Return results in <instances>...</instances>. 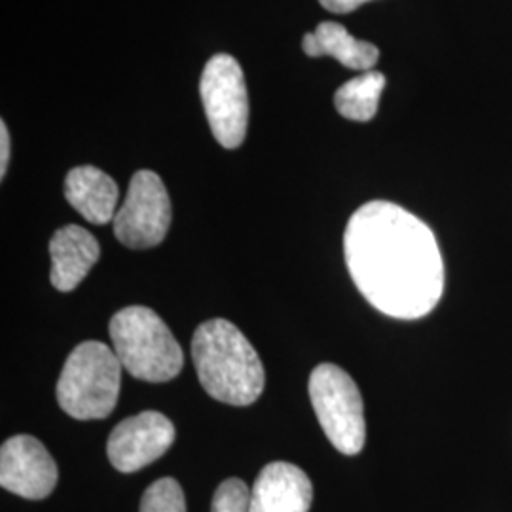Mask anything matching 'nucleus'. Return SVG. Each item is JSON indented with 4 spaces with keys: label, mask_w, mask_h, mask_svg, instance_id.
<instances>
[{
    "label": "nucleus",
    "mask_w": 512,
    "mask_h": 512,
    "mask_svg": "<svg viewBox=\"0 0 512 512\" xmlns=\"http://www.w3.org/2000/svg\"><path fill=\"white\" fill-rule=\"evenodd\" d=\"M349 275L370 306L395 319H420L444 293V262L431 228L391 202L359 207L344 234Z\"/></svg>",
    "instance_id": "nucleus-1"
},
{
    "label": "nucleus",
    "mask_w": 512,
    "mask_h": 512,
    "mask_svg": "<svg viewBox=\"0 0 512 512\" xmlns=\"http://www.w3.org/2000/svg\"><path fill=\"white\" fill-rule=\"evenodd\" d=\"M192 359L200 384L215 401L249 406L264 391L266 374L258 353L226 319H211L196 329Z\"/></svg>",
    "instance_id": "nucleus-2"
},
{
    "label": "nucleus",
    "mask_w": 512,
    "mask_h": 512,
    "mask_svg": "<svg viewBox=\"0 0 512 512\" xmlns=\"http://www.w3.org/2000/svg\"><path fill=\"white\" fill-rule=\"evenodd\" d=\"M109 330L112 349L133 378L165 384L183 370V348L156 311L128 306L114 313Z\"/></svg>",
    "instance_id": "nucleus-3"
},
{
    "label": "nucleus",
    "mask_w": 512,
    "mask_h": 512,
    "mask_svg": "<svg viewBox=\"0 0 512 512\" xmlns=\"http://www.w3.org/2000/svg\"><path fill=\"white\" fill-rule=\"evenodd\" d=\"M122 363L114 349L88 340L74 348L57 382V403L74 420H103L116 408Z\"/></svg>",
    "instance_id": "nucleus-4"
},
{
    "label": "nucleus",
    "mask_w": 512,
    "mask_h": 512,
    "mask_svg": "<svg viewBox=\"0 0 512 512\" xmlns=\"http://www.w3.org/2000/svg\"><path fill=\"white\" fill-rule=\"evenodd\" d=\"M315 416L332 446L344 456H357L366 439L365 406L353 378L340 366L323 363L310 376Z\"/></svg>",
    "instance_id": "nucleus-5"
},
{
    "label": "nucleus",
    "mask_w": 512,
    "mask_h": 512,
    "mask_svg": "<svg viewBox=\"0 0 512 512\" xmlns=\"http://www.w3.org/2000/svg\"><path fill=\"white\" fill-rule=\"evenodd\" d=\"M200 93L209 128L219 145L238 148L249 124V97L238 61L226 54L211 57L203 69Z\"/></svg>",
    "instance_id": "nucleus-6"
},
{
    "label": "nucleus",
    "mask_w": 512,
    "mask_h": 512,
    "mask_svg": "<svg viewBox=\"0 0 512 512\" xmlns=\"http://www.w3.org/2000/svg\"><path fill=\"white\" fill-rule=\"evenodd\" d=\"M169 226L171 202L164 181L154 171H137L114 217V236L129 249H152L164 241Z\"/></svg>",
    "instance_id": "nucleus-7"
},
{
    "label": "nucleus",
    "mask_w": 512,
    "mask_h": 512,
    "mask_svg": "<svg viewBox=\"0 0 512 512\" xmlns=\"http://www.w3.org/2000/svg\"><path fill=\"white\" fill-rule=\"evenodd\" d=\"M175 437V425L160 412L147 410L126 418L110 433V465L120 473H135L162 458L173 446Z\"/></svg>",
    "instance_id": "nucleus-8"
},
{
    "label": "nucleus",
    "mask_w": 512,
    "mask_h": 512,
    "mask_svg": "<svg viewBox=\"0 0 512 512\" xmlns=\"http://www.w3.org/2000/svg\"><path fill=\"white\" fill-rule=\"evenodd\" d=\"M57 465L46 446L29 435L6 440L0 448V486L25 499H44L54 492Z\"/></svg>",
    "instance_id": "nucleus-9"
},
{
    "label": "nucleus",
    "mask_w": 512,
    "mask_h": 512,
    "mask_svg": "<svg viewBox=\"0 0 512 512\" xmlns=\"http://www.w3.org/2000/svg\"><path fill=\"white\" fill-rule=\"evenodd\" d=\"M311 501L310 478L287 461L268 463L251 490V512H310Z\"/></svg>",
    "instance_id": "nucleus-10"
},
{
    "label": "nucleus",
    "mask_w": 512,
    "mask_h": 512,
    "mask_svg": "<svg viewBox=\"0 0 512 512\" xmlns=\"http://www.w3.org/2000/svg\"><path fill=\"white\" fill-rule=\"evenodd\" d=\"M52 274L50 281L59 293H71L90 274L101 256L99 241L82 226L59 228L50 241Z\"/></svg>",
    "instance_id": "nucleus-11"
},
{
    "label": "nucleus",
    "mask_w": 512,
    "mask_h": 512,
    "mask_svg": "<svg viewBox=\"0 0 512 512\" xmlns=\"http://www.w3.org/2000/svg\"><path fill=\"white\" fill-rule=\"evenodd\" d=\"M65 198L84 219L99 226L114 220L118 213V184L93 165H80L69 171Z\"/></svg>",
    "instance_id": "nucleus-12"
},
{
    "label": "nucleus",
    "mask_w": 512,
    "mask_h": 512,
    "mask_svg": "<svg viewBox=\"0 0 512 512\" xmlns=\"http://www.w3.org/2000/svg\"><path fill=\"white\" fill-rule=\"evenodd\" d=\"M302 50L310 57L329 55L344 67L365 73L372 71L380 59V52L374 44L351 37L344 25L334 21L319 23L313 33L304 35Z\"/></svg>",
    "instance_id": "nucleus-13"
},
{
    "label": "nucleus",
    "mask_w": 512,
    "mask_h": 512,
    "mask_svg": "<svg viewBox=\"0 0 512 512\" xmlns=\"http://www.w3.org/2000/svg\"><path fill=\"white\" fill-rule=\"evenodd\" d=\"M384 88V74L366 71L338 88L334 95V107L351 122H368L378 112Z\"/></svg>",
    "instance_id": "nucleus-14"
},
{
    "label": "nucleus",
    "mask_w": 512,
    "mask_h": 512,
    "mask_svg": "<svg viewBox=\"0 0 512 512\" xmlns=\"http://www.w3.org/2000/svg\"><path fill=\"white\" fill-rule=\"evenodd\" d=\"M141 512H186L181 484L169 476L150 484L141 499Z\"/></svg>",
    "instance_id": "nucleus-15"
},
{
    "label": "nucleus",
    "mask_w": 512,
    "mask_h": 512,
    "mask_svg": "<svg viewBox=\"0 0 512 512\" xmlns=\"http://www.w3.org/2000/svg\"><path fill=\"white\" fill-rule=\"evenodd\" d=\"M211 512H251V490L239 478H228L213 495Z\"/></svg>",
    "instance_id": "nucleus-16"
},
{
    "label": "nucleus",
    "mask_w": 512,
    "mask_h": 512,
    "mask_svg": "<svg viewBox=\"0 0 512 512\" xmlns=\"http://www.w3.org/2000/svg\"><path fill=\"white\" fill-rule=\"evenodd\" d=\"M319 2L332 14H349L370 0H319Z\"/></svg>",
    "instance_id": "nucleus-17"
},
{
    "label": "nucleus",
    "mask_w": 512,
    "mask_h": 512,
    "mask_svg": "<svg viewBox=\"0 0 512 512\" xmlns=\"http://www.w3.org/2000/svg\"><path fill=\"white\" fill-rule=\"evenodd\" d=\"M10 162V133L4 122H0V177L4 179Z\"/></svg>",
    "instance_id": "nucleus-18"
}]
</instances>
